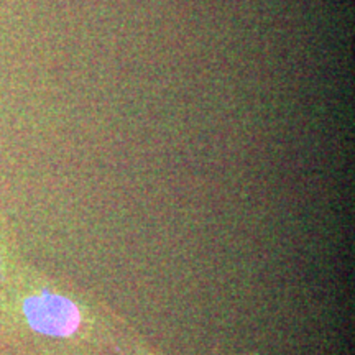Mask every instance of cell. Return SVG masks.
Wrapping results in <instances>:
<instances>
[{
	"label": "cell",
	"instance_id": "cell-2",
	"mask_svg": "<svg viewBox=\"0 0 355 355\" xmlns=\"http://www.w3.org/2000/svg\"><path fill=\"white\" fill-rule=\"evenodd\" d=\"M3 277V259H2V254H0V279Z\"/></svg>",
	"mask_w": 355,
	"mask_h": 355
},
{
	"label": "cell",
	"instance_id": "cell-1",
	"mask_svg": "<svg viewBox=\"0 0 355 355\" xmlns=\"http://www.w3.org/2000/svg\"><path fill=\"white\" fill-rule=\"evenodd\" d=\"M21 316L33 332L53 339H69L83 326V313L78 304L51 290L25 296L21 300Z\"/></svg>",
	"mask_w": 355,
	"mask_h": 355
}]
</instances>
